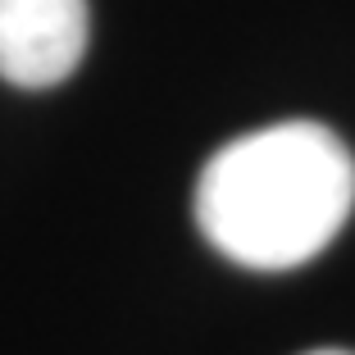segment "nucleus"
<instances>
[{"label": "nucleus", "instance_id": "f257e3e1", "mask_svg": "<svg viewBox=\"0 0 355 355\" xmlns=\"http://www.w3.org/2000/svg\"><path fill=\"white\" fill-rule=\"evenodd\" d=\"M355 209V159L324 123L246 132L200 168L196 223L241 269L282 273L314 260Z\"/></svg>", "mask_w": 355, "mask_h": 355}, {"label": "nucleus", "instance_id": "f03ea898", "mask_svg": "<svg viewBox=\"0 0 355 355\" xmlns=\"http://www.w3.org/2000/svg\"><path fill=\"white\" fill-rule=\"evenodd\" d=\"M87 0H0V78L28 92L55 87L87 55Z\"/></svg>", "mask_w": 355, "mask_h": 355}, {"label": "nucleus", "instance_id": "7ed1b4c3", "mask_svg": "<svg viewBox=\"0 0 355 355\" xmlns=\"http://www.w3.org/2000/svg\"><path fill=\"white\" fill-rule=\"evenodd\" d=\"M310 355H351V351H310Z\"/></svg>", "mask_w": 355, "mask_h": 355}]
</instances>
